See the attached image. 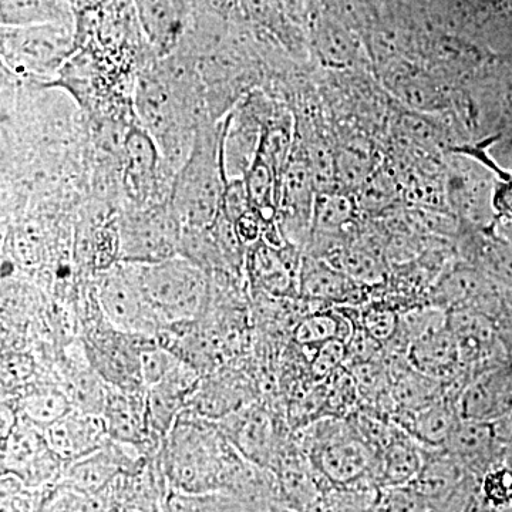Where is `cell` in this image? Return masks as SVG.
<instances>
[{"mask_svg":"<svg viewBox=\"0 0 512 512\" xmlns=\"http://www.w3.org/2000/svg\"><path fill=\"white\" fill-rule=\"evenodd\" d=\"M165 470L178 490L204 494L229 487L242 456L217 421L185 409L163 440Z\"/></svg>","mask_w":512,"mask_h":512,"instance_id":"obj_1","label":"cell"},{"mask_svg":"<svg viewBox=\"0 0 512 512\" xmlns=\"http://www.w3.org/2000/svg\"><path fill=\"white\" fill-rule=\"evenodd\" d=\"M224 123L204 117L197 127L190 156L171 183L168 204L181 227L210 228L221 211L228 177L224 164Z\"/></svg>","mask_w":512,"mask_h":512,"instance_id":"obj_2","label":"cell"},{"mask_svg":"<svg viewBox=\"0 0 512 512\" xmlns=\"http://www.w3.org/2000/svg\"><path fill=\"white\" fill-rule=\"evenodd\" d=\"M303 446L316 473L335 487L359 483L377 474L379 453L355 424L336 419L316 421L303 433Z\"/></svg>","mask_w":512,"mask_h":512,"instance_id":"obj_3","label":"cell"},{"mask_svg":"<svg viewBox=\"0 0 512 512\" xmlns=\"http://www.w3.org/2000/svg\"><path fill=\"white\" fill-rule=\"evenodd\" d=\"M141 284L161 323L198 318L210 299V275L183 256L140 265Z\"/></svg>","mask_w":512,"mask_h":512,"instance_id":"obj_4","label":"cell"},{"mask_svg":"<svg viewBox=\"0 0 512 512\" xmlns=\"http://www.w3.org/2000/svg\"><path fill=\"white\" fill-rule=\"evenodd\" d=\"M180 235L181 224L168 201L136 205L120 220V261L148 265L174 258Z\"/></svg>","mask_w":512,"mask_h":512,"instance_id":"obj_5","label":"cell"},{"mask_svg":"<svg viewBox=\"0 0 512 512\" xmlns=\"http://www.w3.org/2000/svg\"><path fill=\"white\" fill-rule=\"evenodd\" d=\"M97 298L101 312L120 332L153 338L163 326L144 293L140 264L120 261L111 266L101 279Z\"/></svg>","mask_w":512,"mask_h":512,"instance_id":"obj_6","label":"cell"},{"mask_svg":"<svg viewBox=\"0 0 512 512\" xmlns=\"http://www.w3.org/2000/svg\"><path fill=\"white\" fill-rule=\"evenodd\" d=\"M76 43L74 25H42L3 28L2 52L6 62L19 72H55L72 55Z\"/></svg>","mask_w":512,"mask_h":512,"instance_id":"obj_7","label":"cell"},{"mask_svg":"<svg viewBox=\"0 0 512 512\" xmlns=\"http://www.w3.org/2000/svg\"><path fill=\"white\" fill-rule=\"evenodd\" d=\"M63 464L45 430L23 417L19 416L15 429L2 440L3 474L18 478L29 490L53 483L62 474Z\"/></svg>","mask_w":512,"mask_h":512,"instance_id":"obj_8","label":"cell"},{"mask_svg":"<svg viewBox=\"0 0 512 512\" xmlns=\"http://www.w3.org/2000/svg\"><path fill=\"white\" fill-rule=\"evenodd\" d=\"M163 156L143 127L133 126L124 138V185L136 205L158 204L165 175Z\"/></svg>","mask_w":512,"mask_h":512,"instance_id":"obj_9","label":"cell"},{"mask_svg":"<svg viewBox=\"0 0 512 512\" xmlns=\"http://www.w3.org/2000/svg\"><path fill=\"white\" fill-rule=\"evenodd\" d=\"M224 436L239 456L259 467L275 464V430L264 409L242 406L217 421Z\"/></svg>","mask_w":512,"mask_h":512,"instance_id":"obj_10","label":"cell"},{"mask_svg":"<svg viewBox=\"0 0 512 512\" xmlns=\"http://www.w3.org/2000/svg\"><path fill=\"white\" fill-rule=\"evenodd\" d=\"M200 382L198 369L181 359L160 383L148 387V421L154 437L164 440Z\"/></svg>","mask_w":512,"mask_h":512,"instance_id":"obj_11","label":"cell"},{"mask_svg":"<svg viewBox=\"0 0 512 512\" xmlns=\"http://www.w3.org/2000/svg\"><path fill=\"white\" fill-rule=\"evenodd\" d=\"M45 433L50 447L67 464L96 453L110 440L101 414L84 412L76 407L47 427Z\"/></svg>","mask_w":512,"mask_h":512,"instance_id":"obj_12","label":"cell"},{"mask_svg":"<svg viewBox=\"0 0 512 512\" xmlns=\"http://www.w3.org/2000/svg\"><path fill=\"white\" fill-rule=\"evenodd\" d=\"M101 416L111 440L137 447L144 446L153 436L148 421L146 386L109 387Z\"/></svg>","mask_w":512,"mask_h":512,"instance_id":"obj_13","label":"cell"},{"mask_svg":"<svg viewBox=\"0 0 512 512\" xmlns=\"http://www.w3.org/2000/svg\"><path fill=\"white\" fill-rule=\"evenodd\" d=\"M144 36L160 57L173 55L188 29L185 0H131Z\"/></svg>","mask_w":512,"mask_h":512,"instance_id":"obj_14","label":"cell"},{"mask_svg":"<svg viewBox=\"0 0 512 512\" xmlns=\"http://www.w3.org/2000/svg\"><path fill=\"white\" fill-rule=\"evenodd\" d=\"M406 360L421 375L443 384L453 382L463 370L460 346L450 323L409 343Z\"/></svg>","mask_w":512,"mask_h":512,"instance_id":"obj_15","label":"cell"},{"mask_svg":"<svg viewBox=\"0 0 512 512\" xmlns=\"http://www.w3.org/2000/svg\"><path fill=\"white\" fill-rule=\"evenodd\" d=\"M245 261L255 284L268 295L289 296L293 291L299 292L302 258L298 261L295 252H289L286 247H272L261 239L251 245Z\"/></svg>","mask_w":512,"mask_h":512,"instance_id":"obj_16","label":"cell"},{"mask_svg":"<svg viewBox=\"0 0 512 512\" xmlns=\"http://www.w3.org/2000/svg\"><path fill=\"white\" fill-rule=\"evenodd\" d=\"M426 447L394 423L389 440L379 450L377 478L386 488L409 487L426 461Z\"/></svg>","mask_w":512,"mask_h":512,"instance_id":"obj_17","label":"cell"},{"mask_svg":"<svg viewBox=\"0 0 512 512\" xmlns=\"http://www.w3.org/2000/svg\"><path fill=\"white\" fill-rule=\"evenodd\" d=\"M396 413L394 423L402 427L421 446L431 450L446 447L454 427L461 419L458 400L446 393L436 402L416 412Z\"/></svg>","mask_w":512,"mask_h":512,"instance_id":"obj_18","label":"cell"},{"mask_svg":"<svg viewBox=\"0 0 512 512\" xmlns=\"http://www.w3.org/2000/svg\"><path fill=\"white\" fill-rule=\"evenodd\" d=\"M512 406L511 379L505 373L481 377L458 399L461 419L494 421L507 416Z\"/></svg>","mask_w":512,"mask_h":512,"instance_id":"obj_19","label":"cell"},{"mask_svg":"<svg viewBox=\"0 0 512 512\" xmlns=\"http://www.w3.org/2000/svg\"><path fill=\"white\" fill-rule=\"evenodd\" d=\"M359 285L323 259L302 256L299 295L316 302L346 303L355 298Z\"/></svg>","mask_w":512,"mask_h":512,"instance_id":"obj_20","label":"cell"},{"mask_svg":"<svg viewBox=\"0 0 512 512\" xmlns=\"http://www.w3.org/2000/svg\"><path fill=\"white\" fill-rule=\"evenodd\" d=\"M124 447L126 444L110 439L96 453L70 464L66 471V483L70 485V490L86 494L104 487L126 463Z\"/></svg>","mask_w":512,"mask_h":512,"instance_id":"obj_21","label":"cell"},{"mask_svg":"<svg viewBox=\"0 0 512 512\" xmlns=\"http://www.w3.org/2000/svg\"><path fill=\"white\" fill-rule=\"evenodd\" d=\"M500 444L493 421L460 419L444 450L473 471L480 464H490Z\"/></svg>","mask_w":512,"mask_h":512,"instance_id":"obj_22","label":"cell"},{"mask_svg":"<svg viewBox=\"0 0 512 512\" xmlns=\"http://www.w3.org/2000/svg\"><path fill=\"white\" fill-rule=\"evenodd\" d=\"M276 473H278L279 490L286 500L299 512H312L322 501L318 481L315 478V468L306 457L298 454H285L276 458Z\"/></svg>","mask_w":512,"mask_h":512,"instance_id":"obj_23","label":"cell"},{"mask_svg":"<svg viewBox=\"0 0 512 512\" xmlns=\"http://www.w3.org/2000/svg\"><path fill=\"white\" fill-rule=\"evenodd\" d=\"M74 25L70 0H2L3 28Z\"/></svg>","mask_w":512,"mask_h":512,"instance_id":"obj_24","label":"cell"},{"mask_svg":"<svg viewBox=\"0 0 512 512\" xmlns=\"http://www.w3.org/2000/svg\"><path fill=\"white\" fill-rule=\"evenodd\" d=\"M73 409L72 400L60 387L40 384L29 387L16 402L19 416L46 430Z\"/></svg>","mask_w":512,"mask_h":512,"instance_id":"obj_25","label":"cell"},{"mask_svg":"<svg viewBox=\"0 0 512 512\" xmlns=\"http://www.w3.org/2000/svg\"><path fill=\"white\" fill-rule=\"evenodd\" d=\"M397 99L419 111H434L444 107V93L430 76L393 74L384 79Z\"/></svg>","mask_w":512,"mask_h":512,"instance_id":"obj_26","label":"cell"},{"mask_svg":"<svg viewBox=\"0 0 512 512\" xmlns=\"http://www.w3.org/2000/svg\"><path fill=\"white\" fill-rule=\"evenodd\" d=\"M355 333V326L348 318L332 312H320L301 320L293 330L296 343L318 348L329 340L340 339L348 345Z\"/></svg>","mask_w":512,"mask_h":512,"instance_id":"obj_27","label":"cell"},{"mask_svg":"<svg viewBox=\"0 0 512 512\" xmlns=\"http://www.w3.org/2000/svg\"><path fill=\"white\" fill-rule=\"evenodd\" d=\"M336 170H338V181L349 187H359L372 178L373 156L369 148L348 146L336 157Z\"/></svg>","mask_w":512,"mask_h":512,"instance_id":"obj_28","label":"cell"},{"mask_svg":"<svg viewBox=\"0 0 512 512\" xmlns=\"http://www.w3.org/2000/svg\"><path fill=\"white\" fill-rule=\"evenodd\" d=\"M181 357L163 346L144 345L140 352V376L144 386L151 387L160 383L175 366Z\"/></svg>","mask_w":512,"mask_h":512,"instance_id":"obj_29","label":"cell"},{"mask_svg":"<svg viewBox=\"0 0 512 512\" xmlns=\"http://www.w3.org/2000/svg\"><path fill=\"white\" fill-rule=\"evenodd\" d=\"M400 318L392 309L370 308L363 312L360 328L379 345L392 342L399 332Z\"/></svg>","mask_w":512,"mask_h":512,"instance_id":"obj_30","label":"cell"},{"mask_svg":"<svg viewBox=\"0 0 512 512\" xmlns=\"http://www.w3.org/2000/svg\"><path fill=\"white\" fill-rule=\"evenodd\" d=\"M481 493L485 503L493 508L510 507L512 504V470L508 467H493L485 471L481 481Z\"/></svg>","mask_w":512,"mask_h":512,"instance_id":"obj_31","label":"cell"},{"mask_svg":"<svg viewBox=\"0 0 512 512\" xmlns=\"http://www.w3.org/2000/svg\"><path fill=\"white\" fill-rule=\"evenodd\" d=\"M348 359V345L343 340L333 339L316 348L311 363L312 375L316 380L329 379L338 372Z\"/></svg>","mask_w":512,"mask_h":512,"instance_id":"obj_32","label":"cell"},{"mask_svg":"<svg viewBox=\"0 0 512 512\" xmlns=\"http://www.w3.org/2000/svg\"><path fill=\"white\" fill-rule=\"evenodd\" d=\"M384 512H431L429 504L410 487L389 488Z\"/></svg>","mask_w":512,"mask_h":512,"instance_id":"obj_33","label":"cell"},{"mask_svg":"<svg viewBox=\"0 0 512 512\" xmlns=\"http://www.w3.org/2000/svg\"><path fill=\"white\" fill-rule=\"evenodd\" d=\"M491 210L498 220L512 224V178L495 185L491 195Z\"/></svg>","mask_w":512,"mask_h":512,"instance_id":"obj_34","label":"cell"},{"mask_svg":"<svg viewBox=\"0 0 512 512\" xmlns=\"http://www.w3.org/2000/svg\"><path fill=\"white\" fill-rule=\"evenodd\" d=\"M45 512H94L86 494L80 491H67L50 500Z\"/></svg>","mask_w":512,"mask_h":512,"instance_id":"obj_35","label":"cell"},{"mask_svg":"<svg viewBox=\"0 0 512 512\" xmlns=\"http://www.w3.org/2000/svg\"><path fill=\"white\" fill-rule=\"evenodd\" d=\"M431 512H433V511H431Z\"/></svg>","mask_w":512,"mask_h":512,"instance_id":"obj_36","label":"cell"}]
</instances>
